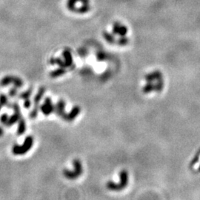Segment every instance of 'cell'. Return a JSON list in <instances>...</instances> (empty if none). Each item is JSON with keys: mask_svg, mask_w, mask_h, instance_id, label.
I'll list each match as a JSON object with an SVG mask.
<instances>
[{"mask_svg": "<svg viewBox=\"0 0 200 200\" xmlns=\"http://www.w3.org/2000/svg\"><path fill=\"white\" fill-rule=\"evenodd\" d=\"M33 144V138L31 136H27L24 139L22 144H14L12 147V153L14 155H24L32 148Z\"/></svg>", "mask_w": 200, "mask_h": 200, "instance_id": "obj_1", "label": "cell"}, {"mask_svg": "<svg viewBox=\"0 0 200 200\" xmlns=\"http://www.w3.org/2000/svg\"><path fill=\"white\" fill-rule=\"evenodd\" d=\"M127 183H128V173L126 170H121L120 172V182L116 184L113 181H108L106 184V186L108 190L118 191L124 189L127 186Z\"/></svg>", "mask_w": 200, "mask_h": 200, "instance_id": "obj_2", "label": "cell"}, {"mask_svg": "<svg viewBox=\"0 0 200 200\" xmlns=\"http://www.w3.org/2000/svg\"><path fill=\"white\" fill-rule=\"evenodd\" d=\"M74 170H70L68 169H64L63 170V175L68 179H76L79 177L82 173V165L79 159H74L73 161Z\"/></svg>", "mask_w": 200, "mask_h": 200, "instance_id": "obj_3", "label": "cell"}, {"mask_svg": "<svg viewBox=\"0 0 200 200\" xmlns=\"http://www.w3.org/2000/svg\"><path fill=\"white\" fill-rule=\"evenodd\" d=\"M44 93H45V87H41L38 90L37 93L34 97V107H33V110H31L30 113H29V117L30 119H35L36 116H38V112H39V102L42 99L43 96H44Z\"/></svg>", "mask_w": 200, "mask_h": 200, "instance_id": "obj_4", "label": "cell"}, {"mask_svg": "<svg viewBox=\"0 0 200 200\" xmlns=\"http://www.w3.org/2000/svg\"><path fill=\"white\" fill-rule=\"evenodd\" d=\"M10 84H13L15 87L19 88V87H22L23 81L20 78L13 76H4L0 81V85L2 86V87H5V86H7Z\"/></svg>", "mask_w": 200, "mask_h": 200, "instance_id": "obj_5", "label": "cell"}, {"mask_svg": "<svg viewBox=\"0 0 200 200\" xmlns=\"http://www.w3.org/2000/svg\"><path fill=\"white\" fill-rule=\"evenodd\" d=\"M7 107H10V108H13V110H14V113L9 117L8 127H10V126L16 124V122H18L20 118L21 117V114L19 105L16 102H13L10 104H7Z\"/></svg>", "mask_w": 200, "mask_h": 200, "instance_id": "obj_6", "label": "cell"}, {"mask_svg": "<svg viewBox=\"0 0 200 200\" xmlns=\"http://www.w3.org/2000/svg\"><path fill=\"white\" fill-rule=\"evenodd\" d=\"M39 108L43 113V114H44L45 116H49L53 111H55V106L53 105L51 99L50 97L46 98L42 105L40 106Z\"/></svg>", "mask_w": 200, "mask_h": 200, "instance_id": "obj_7", "label": "cell"}, {"mask_svg": "<svg viewBox=\"0 0 200 200\" xmlns=\"http://www.w3.org/2000/svg\"><path fill=\"white\" fill-rule=\"evenodd\" d=\"M64 107H65V102L62 99L58 101L57 104L55 106V111H56L57 116L61 117L64 120L65 119L66 116H67V114L64 113Z\"/></svg>", "mask_w": 200, "mask_h": 200, "instance_id": "obj_8", "label": "cell"}, {"mask_svg": "<svg viewBox=\"0 0 200 200\" xmlns=\"http://www.w3.org/2000/svg\"><path fill=\"white\" fill-rule=\"evenodd\" d=\"M80 113V107L79 106H75V107H73V109L71 110V111L69 113H67V116H66L65 118V121H72Z\"/></svg>", "mask_w": 200, "mask_h": 200, "instance_id": "obj_9", "label": "cell"}, {"mask_svg": "<svg viewBox=\"0 0 200 200\" xmlns=\"http://www.w3.org/2000/svg\"><path fill=\"white\" fill-rule=\"evenodd\" d=\"M113 32L116 34H119L121 36H124L127 33V29L125 26L121 25L119 23H116L113 26Z\"/></svg>", "mask_w": 200, "mask_h": 200, "instance_id": "obj_10", "label": "cell"}, {"mask_svg": "<svg viewBox=\"0 0 200 200\" xmlns=\"http://www.w3.org/2000/svg\"><path fill=\"white\" fill-rule=\"evenodd\" d=\"M26 131V121L25 119L21 116L19 121H18V128H17V134L21 136L24 134Z\"/></svg>", "mask_w": 200, "mask_h": 200, "instance_id": "obj_11", "label": "cell"}, {"mask_svg": "<svg viewBox=\"0 0 200 200\" xmlns=\"http://www.w3.org/2000/svg\"><path fill=\"white\" fill-rule=\"evenodd\" d=\"M63 56L64 58V65L65 67H69L72 64L73 59H72L71 53L68 50H65L63 52Z\"/></svg>", "mask_w": 200, "mask_h": 200, "instance_id": "obj_12", "label": "cell"}, {"mask_svg": "<svg viewBox=\"0 0 200 200\" xmlns=\"http://www.w3.org/2000/svg\"><path fill=\"white\" fill-rule=\"evenodd\" d=\"M64 73H65V70H64L63 67H59V69H56V70L52 71L50 73V76L53 78H56L58 76H62Z\"/></svg>", "mask_w": 200, "mask_h": 200, "instance_id": "obj_13", "label": "cell"}, {"mask_svg": "<svg viewBox=\"0 0 200 200\" xmlns=\"http://www.w3.org/2000/svg\"><path fill=\"white\" fill-rule=\"evenodd\" d=\"M31 93H32V89H29V90H26V91L23 92V93H20L19 97V99H24V100L30 98Z\"/></svg>", "mask_w": 200, "mask_h": 200, "instance_id": "obj_14", "label": "cell"}, {"mask_svg": "<svg viewBox=\"0 0 200 200\" xmlns=\"http://www.w3.org/2000/svg\"><path fill=\"white\" fill-rule=\"evenodd\" d=\"M9 117H10V116H9L7 113H3V114L1 115V117H0V121H1V123L3 124V125L6 126V127H8Z\"/></svg>", "mask_w": 200, "mask_h": 200, "instance_id": "obj_15", "label": "cell"}, {"mask_svg": "<svg viewBox=\"0 0 200 200\" xmlns=\"http://www.w3.org/2000/svg\"><path fill=\"white\" fill-rule=\"evenodd\" d=\"M7 105V97L4 94H0V106L1 107Z\"/></svg>", "mask_w": 200, "mask_h": 200, "instance_id": "obj_16", "label": "cell"}, {"mask_svg": "<svg viewBox=\"0 0 200 200\" xmlns=\"http://www.w3.org/2000/svg\"><path fill=\"white\" fill-rule=\"evenodd\" d=\"M104 38H105V39L107 40V41H109V42H113V38L112 37L111 35L109 34V33H104Z\"/></svg>", "mask_w": 200, "mask_h": 200, "instance_id": "obj_17", "label": "cell"}, {"mask_svg": "<svg viewBox=\"0 0 200 200\" xmlns=\"http://www.w3.org/2000/svg\"><path fill=\"white\" fill-rule=\"evenodd\" d=\"M17 94V90H16V87H13V88H11L10 90V91H9V95H10V96H15Z\"/></svg>", "mask_w": 200, "mask_h": 200, "instance_id": "obj_18", "label": "cell"}, {"mask_svg": "<svg viewBox=\"0 0 200 200\" xmlns=\"http://www.w3.org/2000/svg\"><path fill=\"white\" fill-rule=\"evenodd\" d=\"M30 105H31V102H30V99H27L24 100V107H25V108H27V109L30 108Z\"/></svg>", "mask_w": 200, "mask_h": 200, "instance_id": "obj_19", "label": "cell"}, {"mask_svg": "<svg viewBox=\"0 0 200 200\" xmlns=\"http://www.w3.org/2000/svg\"><path fill=\"white\" fill-rule=\"evenodd\" d=\"M127 42H128V40H127V38H121L119 41V43L121 45H125Z\"/></svg>", "mask_w": 200, "mask_h": 200, "instance_id": "obj_20", "label": "cell"}, {"mask_svg": "<svg viewBox=\"0 0 200 200\" xmlns=\"http://www.w3.org/2000/svg\"><path fill=\"white\" fill-rule=\"evenodd\" d=\"M3 134H4V130H3L2 127L0 126V136H2Z\"/></svg>", "mask_w": 200, "mask_h": 200, "instance_id": "obj_21", "label": "cell"}]
</instances>
